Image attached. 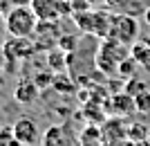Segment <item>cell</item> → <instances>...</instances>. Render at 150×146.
<instances>
[{
	"label": "cell",
	"mask_w": 150,
	"mask_h": 146,
	"mask_svg": "<svg viewBox=\"0 0 150 146\" xmlns=\"http://www.w3.org/2000/svg\"><path fill=\"white\" fill-rule=\"evenodd\" d=\"M101 38L83 34L76 50L72 54H67V74L74 79L76 85H92L96 79L105 76L103 72H99L96 68V54H99Z\"/></svg>",
	"instance_id": "cell-1"
},
{
	"label": "cell",
	"mask_w": 150,
	"mask_h": 146,
	"mask_svg": "<svg viewBox=\"0 0 150 146\" xmlns=\"http://www.w3.org/2000/svg\"><path fill=\"white\" fill-rule=\"evenodd\" d=\"M130 56V47L114 38H103L99 45V54H96V68L105 76H112L119 72V65Z\"/></svg>",
	"instance_id": "cell-2"
},
{
	"label": "cell",
	"mask_w": 150,
	"mask_h": 146,
	"mask_svg": "<svg viewBox=\"0 0 150 146\" xmlns=\"http://www.w3.org/2000/svg\"><path fill=\"white\" fill-rule=\"evenodd\" d=\"M74 25L81 29V34H90L96 38H108L110 36V25H112V11H103V9H90V11L76 14L72 16Z\"/></svg>",
	"instance_id": "cell-3"
},
{
	"label": "cell",
	"mask_w": 150,
	"mask_h": 146,
	"mask_svg": "<svg viewBox=\"0 0 150 146\" xmlns=\"http://www.w3.org/2000/svg\"><path fill=\"white\" fill-rule=\"evenodd\" d=\"M38 25V16L31 7H11L5 16V27L11 38H31Z\"/></svg>",
	"instance_id": "cell-4"
},
{
	"label": "cell",
	"mask_w": 150,
	"mask_h": 146,
	"mask_svg": "<svg viewBox=\"0 0 150 146\" xmlns=\"http://www.w3.org/2000/svg\"><path fill=\"white\" fill-rule=\"evenodd\" d=\"M108 38H114V41L132 47L139 41V18L112 11V25H110V36Z\"/></svg>",
	"instance_id": "cell-5"
},
{
	"label": "cell",
	"mask_w": 150,
	"mask_h": 146,
	"mask_svg": "<svg viewBox=\"0 0 150 146\" xmlns=\"http://www.w3.org/2000/svg\"><path fill=\"white\" fill-rule=\"evenodd\" d=\"M61 27L58 20H38L36 32L31 36V43L36 52H52L58 47V38H61Z\"/></svg>",
	"instance_id": "cell-6"
},
{
	"label": "cell",
	"mask_w": 150,
	"mask_h": 146,
	"mask_svg": "<svg viewBox=\"0 0 150 146\" xmlns=\"http://www.w3.org/2000/svg\"><path fill=\"white\" fill-rule=\"evenodd\" d=\"M29 7L38 16V20H61L65 16H72L69 0H31Z\"/></svg>",
	"instance_id": "cell-7"
},
{
	"label": "cell",
	"mask_w": 150,
	"mask_h": 146,
	"mask_svg": "<svg viewBox=\"0 0 150 146\" xmlns=\"http://www.w3.org/2000/svg\"><path fill=\"white\" fill-rule=\"evenodd\" d=\"M43 146H81V137H76L72 124H56L43 133Z\"/></svg>",
	"instance_id": "cell-8"
},
{
	"label": "cell",
	"mask_w": 150,
	"mask_h": 146,
	"mask_svg": "<svg viewBox=\"0 0 150 146\" xmlns=\"http://www.w3.org/2000/svg\"><path fill=\"white\" fill-rule=\"evenodd\" d=\"M11 128H13L16 140H18L23 146H36L38 142L43 140V135H40V128H38L36 119H31V117H23V119H18Z\"/></svg>",
	"instance_id": "cell-9"
},
{
	"label": "cell",
	"mask_w": 150,
	"mask_h": 146,
	"mask_svg": "<svg viewBox=\"0 0 150 146\" xmlns=\"http://www.w3.org/2000/svg\"><path fill=\"white\" fill-rule=\"evenodd\" d=\"M99 128H101V137H103V142H108V144L128 140V124L123 121V117L112 115V117H108V119L101 121Z\"/></svg>",
	"instance_id": "cell-10"
},
{
	"label": "cell",
	"mask_w": 150,
	"mask_h": 146,
	"mask_svg": "<svg viewBox=\"0 0 150 146\" xmlns=\"http://www.w3.org/2000/svg\"><path fill=\"white\" fill-rule=\"evenodd\" d=\"M105 108L117 117H128V115H132L137 110V103H134V97H130L128 92H121V95L114 92L110 97V101L105 103Z\"/></svg>",
	"instance_id": "cell-11"
},
{
	"label": "cell",
	"mask_w": 150,
	"mask_h": 146,
	"mask_svg": "<svg viewBox=\"0 0 150 146\" xmlns=\"http://www.w3.org/2000/svg\"><path fill=\"white\" fill-rule=\"evenodd\" d=\"M150 9V0H121L114 11L132 16V18H144Z\"/></svg>",
	"instance_id": "cell-12"
},
{
	"label": "cell",
	"mask_w": 150,
	"mask_h": 146,
	"mask_svg": "<svg viewBox=\"0 0 150 146\" xmlns=\"http://www.w3.org/2000/svg\"><path fill=\"white\" fill-rule=\"evenodd\" d=\"M2 47H5L7 52H11L13 56H18L20 61H25L29 54L36 52V47H34V43H31V38H9Z\"/></svg>",
	"instance_id": "cell-13"
},
{
	"label": "cell",
	"mask_w": 150,
	"mask_h": 146,
	"mask_svg": "<svg viewBox=\"0 0 150 146\" xmlns=\"http://www.w3.org/2000/svg\"><path fill=\"white\" fill-rule=\"evenodd\" d=\"M16 101L18 103H31L34 99L38 97V85L34 81H27V79H23V81L16 85Z\"/></svg>",
	"instance_id": "cell-14"
},
{
	"label": "cell",
	"mask_w": 150,
	"mask_h": 146,
	"mask_svg": "<svg viewBox=\"0 0 150 146\" xmlns=\"http://www.w3.org/2000/svg\"><path fill=\"white\" fill-rule=\"evenodd\" d=\"M47 65H50V70L56 72V74L67 72V54L61 52L58 47H56V50H52V52H47Z\"/></svg>",
	"instance_id": "cell-15"
},
{
	"label": "cell",
	"mask_w": 150,
	"mask_h": 146,
	"mask_svg": "<svg viewBox=\"0 0 150 146\" xmlns=\"http://www.w3.org/2000/svg\"><path fill=\"white\" fill-rule=\"evenodd\" d=\"M130 54H132V58H134L139 65L150 68V45L146 43V41H137V43L130 47Z\"/></svg>",
	"instance_id": "cell-16"
},
{
	"label": "cell",
	"mask_w": 150,
	"mask_h": 146,
	"mask_svg": "<svg viewBox=\"0 0 150 146\" xmlns=\"http://www.w3.org/2000/svg\"><path fill=\"white\" fill-rule=\"evenodd\" d=\"M52 88L58 90L61 95H67V92H74V90H76V83H74V79H72V76H67V72H61V74L54 76Z\"/></svg>",
	"instance_id": "cell-17"
},
{
	"label": "cell",
	"mask_w": 150,
	"mask_h": 146,
	"mask_svg": "<svg viewBox=\"0 0 150 146\" xmlns=\"http://www.w3.org/2000/svg\"><path fill=\"white\" fill-rule=\"evenodd\" d=\"M148 137H150V128L144 121L128 126V142H148Z\"/></svg>",
	"instance_id": "cell-18"
},
{
	"label": "cell",
	"mask_w": 150,
	"mask_h": 146,
	"mask_svg": "<svg viewBox=\"0 0 150 146\" xmlns=\"http://www.w3.org/2000/svg\"><path fill=\"white\" fill-rule=\"evenodd\" d=\"M79 41H81V36H74V34H61V38H58V50L65 52V54H72V52L76 50Z\"/></svg>",
	"instance_id": "cell-19"
},
{
	"label": "cell",
	"mask_w": 150,
	"mask_h": 146,
	"mask_svg": "<svg viewBox=\"0 0 150 146\" xmlns=\"http://www.w3.org/2000/svg\"><path fill=\"white\" fill-rule=\"evenodd\" d=\"M137 65L139 63L132 58V54H130V56L119 65V72H117V74H119L121 79H125V81H128V79H134V70H137Z\"/></svg>",
	"instance_id": "cell-20"
},
{
	"label": "cell",
	"mask_w": 150,
	"mask_h": 146,
	"mask_svg": "<svg viewBox=\"0 0 150 146\" xmlns=\"http://www.w3.org/2000/svg\"><path fill=\"white\" fill-rule=\"evenodd\" d=\"M0 146H23L16 140L11 126H2V130H0Z\"/></svg>",
	"instance_id": "cell-21"
},
{
	"label": "cell",
	"mask_w": 150,
	"mask_h": 146,
	"mask_svg": "<svg viewBox=\"0 0 150 146\" xmlns=\"http://www.w3.org/2000/svg\"><path fill=\"white\" fill-rule=\"evenodd\" d=\"M123 88H125L123 92H128L130 97H137V95H141L144 90H148V85H146L144 81H139V79H128Z\"/></svg>",
	"instance_id": "cell-22"
},
{
	"label": "cell",
	"mask_w": 150,
	"mask_h": 146,
	"mask_svg": "<svg viewBox=\"0 0 150 146\" xmlns=\"http://www.w3.org/2000/svg\"><path fill=\"white\" fill-rule=\"evenodd\" d=\"M134 103H137V110L150 113V90H144L141 95H137L134 97Z\"/></svg>",
	"instance_id": "cell-23"
},
{
	"label": "cell",
	"mask_w": 150,
	"mask_h": 146,
	"mask_svg": "<svg viewBox=\"0 0 150 146\" xmlns=\"http://www.w3.org/2000/svg\"><path fill=\"white\" fill-rule=\"evenodd\" d=\"M90 9H92V5H90L88 0H69V11H72V16L90 11Z\"/></svg>",
	"instance_id": "cell-24"
},
{
	"label": "cell",
	"mask_w": 150,
	"mask_h": 146,
	"mask_svg": "<svg viewBox=\"0 0 150 146\" xmlns=\"http://www.w3.org/2000/svg\"><path fill=\"white\" fill-rule=\"evenodd\" d=\"M34 83L38 85V90H45L47 85H52V83H54V76H52V74H45V72H40V74H36Z\"/></svg>",
	"instance_id": "cell-25"
},
{
	"label": "cell",
	"mask_w": 150,
	"mask_h": 146,
	"mask_svg": "<svg viewBox=\"0 0 150 146\" xmlns=\"http://www.w3.org/2000/svg\"><path fill=\"white\" fill-rule=\"evenodd\" d=\"M119 2H121V0H105V5H108V9H110V11H114Z\"/></svg>",
	"instance_id": "cell-26"
},
{
	"label": "cell",
	"mask_w": 150,
	"mask_h": 146,
	"mask_svg": "<svg viewBox=\"0 0 150 146\" xmlns=\"http://www.w3.org/2000/svg\"><path fill=\"white\" fill-rule=\"evenodd\" d=\"M0 72H5V47H0Z\"/></svg>",
	"instance_id": "cell-27"
},
{
	"label": "cell",
	"mask_w": 150,
	"mask_h": 146,
	"mask_svg": "<svg viewBox=\"0 0 150 146\" xmlns=\"http://www.w3.org/2000/svg\"><path fill=\"white\" fill-rule=\"evenodd\" d=\"M101 146H128L125 142H112V144H108V142H103Z\"/></svg>",
	"instance_id": "cell-28"
},
{
	"label": "cell",
	"mask_w": 150,
	"mask_h": 146,
	"mask_svg": "<svg viewBox=\"0 0 150 146\" xmlns=\"http://www.w3.org/2000/svg\"><path fill=\"white\" fill-rule=\"evenodd\" d=\"M88 2H90L92 7H96V5H101V2H105V0H88Z\"/></svg>",
	"instance_id": "cell-29"
},
{
	"label": "cell",
	"mask_w": 150,
	"mask_h": 146,
	"mask_svg": "<svg viewBox=\"0 0 150 146\" xmlns=\"http://www.w3.org/2000/svg\"><path fill=\"white\" fill-rule=\"evenodd\" d=\"M144 20H146V23H148V25H150V9H148V14H146V16H144Z\"/></svg>",
	"instance_id": "cell-30"
},
{
	"label": "cell",
	"mask_w": 150,
	"mask_h": 146,
	"mask_svg": "<svg viewBox=\"0 0 150 146\" xmlns=\"http://www.w3.org/2000/svg\"><path fill=\"white\" fill-rule=\"evenodd\" d=\"M0 130H2V126H0Z\"/></svg>",
	"instance_id": "cell-31"
},
{
	"label": "cell",
	"mask_w": 150,
	"mask_h": 146,
	"mask_svg": "<svg viewBox=\"0 0 150 146\" xmlns=\"http://www.w3.org/2000/svg\"><path fill=\"white\" fill-rule=\"evenodd\" d=\"M148 142H150V137H148Z\"/></svg>",
	"instance_id": "cell-32"
},
{
	"label": "cell",
	"mask_w": 150,
	"mask_h": 146,
	"mask_svg": "<svg viewBox=\"0 0 150 146\" xmlns=\"http://www.w3.org/2000/svg\"><path fill=\"white\" fill-rule=\"evenodd\" d=\"M0 16H2V14H0Z\"/></svg>",
	"instance_id": "cell-33"
}]
</instances>
